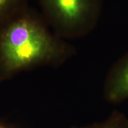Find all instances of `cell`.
<instances>
[{
	"label": "cell",
	"mask_w": 128,
	"mask_h": 128,
	"mask_svg": "<svg viewBox=\"0 0 128 128\" xmlns=\"http://www.w3.org/2000/svg\"><path fill=\"white\" fill-rule=\"evenodd\" d=\"M104 97L111 103H119L128 99V51L108 71L103 87Z\"/></svg>",
	"instance_id": "3"
},
{
	"label": "cell",
	"mask_w": 128,
	"mask_h": 128,
	"mask_svg": "<svg viewBox=\"0 0 128 128\" xmlns=\"http://www.w3.org/2000/svg\"><path fill=\"white\" fill-rule=\"evenodd\" d=\"M0 128H13L11 127V126L8 125V124H5V123L0 122Z\"/></svg>",
	"instance_id": "6"
},
{
	"label": "cell",
	"mask_w": 128,
	"mask_h": 128,
	"mask_svg": "<svg viewBox=\"0 0 128 128\" xmlns=\"http://www.w3.org/2000/svg\"><path fill=\"white\" fill-rule=\"evenodd\" d=\"M28 6V0H0V22Z\"/></svg>",
	"instance_id": "5"
},
{
	"label": "cell",
	"mask_w": 128,
	"mask_h": 128,
	"mask_svg": "<svg viewBox=\"0 0 128 128\" xmlns=\"http://www.w3.org/2000/svg\"><path fill=\"white\" fill-rule=\"evenodd\" d=\"M71 128H128V119L123 113L114 110L103 121Z\"/></svg>",
	"instance_id": "4"
},
{
	"label": "cell",
	"mask_w": 128,
	"mask_h": 128,
	"mask_svg": "<svg viewBox=\"0 0 128 128\" xmlns=\"http://www.w3.org/2000/svg\"><path fill=\"white\" fill-rule=\"evenodd\" d=\"M76 52L28 6L0 22V81L39 67L61 66Z\"/></svg>",
	"instance_id": "1"
},
{
	"label": "cell",
	"mask_w": 128,
	"mask_h": 128,
	"mask_svg": "<svg viewBox=\"0 0 128 128\" xmlns=\"http://www.w3.org/2000/svg\"><path fill=\"white\" fill-rule=\"evenodd\" d=\"M42 14L50 28L63 39L90 34L102 16L104 0H38Z\"/></svg>",
	"instance_id": "2"
}]
</instances>
